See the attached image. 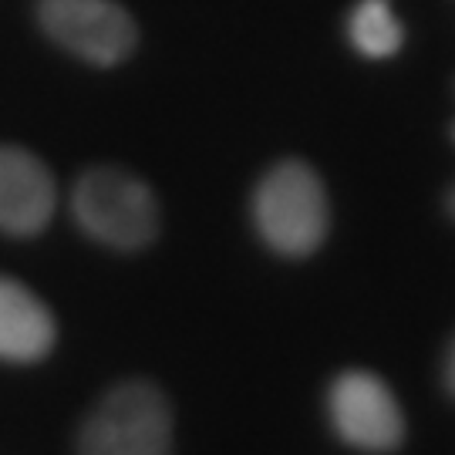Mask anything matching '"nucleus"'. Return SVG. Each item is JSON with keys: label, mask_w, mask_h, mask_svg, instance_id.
I'll list each match as a JSON object with an SVG mask.
<instances>
[{"label": "nucleus", "mask_w": 455, "mask_h": 455, "mask_svg": "<svg viewBox=\"0 0 455 455\" xmlns=\"http://www.w3.org/2000/svg\"><path fill=\"white\" fill-rule=\"evenodd\" d=\"M253 223L280 257H307L324 243L331 206L321 176L300 159L276 163L253 193Z\"/></svg>", "instance_id": "1"}, {"label": "nucleus", "mask_w": 455, "mask_h": 455, "mask_svg": "<svg viewBox=\"0 0 455 455\" xmlns=\"http://www.w3.org/2000/svg\"><path fill=\"white\" fill-rule=\"evenodd\" d=\"M172 405L159 385L132 378L115 385L84 419L78 455H169Z\"/></svg>", "instance_id": "2"}, {"label": "nucleus", "mask_w": 455, "mask_h": 455, "mask_svg": "<svg viewBox=\"0 0 455 455\" xmlns=\"http://www.w3.org/2000/svg\"><path fill=\"white\" fill-rule=\"evenodd\" d=\"M71 212L78 227L112 250H142L159 236V203L139 176L115 165L88 169L75 193Z\"/></svg>", "instance_id": "3"}, {"label": "nucleus", "mask_w": 455, "mask_h": 455, "mask_svg": "<svg viewBox=\"0 0 455 455\" xmlns=\"http://www.w3.org/2000/svg\"><path fill=\"white\" fill-rule=\"evenodd\" d=\"M37 20L54 44L98 68L125 61L139 37L129 11L115 0H41Z\"/></svg>", "instance_id": "4"}, {"label": "nucleus", "mask_w": 455, "mask_h": 455, "mask_svg": "<svg viewBox=\"0 0 455 455\" xmlns=\"http://www.w3.org/2000/svg\"><path fill=\"white\" fill-rule=\"evenodd\" d=\"M331 422L361 452H391L405 439V415L391 388L371 371H344L327 395Z\"/></svg>", "instance_id": "5"}, {"label": "nucleus", "mask_w": 455, "mask_h": 455, "mask_svg": "<svg viewBox=\"0 0 455 455\" xmlns=\"http://www.w3.org/2000/svg\"><path fill=\"white\" fill-rule=\"evenodd\" d=\"M58 203L54 176L34 152L0 146V233L37 236L51 223Z\"/></svg>", "instance_id": "6"}, {"label": "nucleus", "mask_w": 455, "mask_h": 455, "mask_svg": "<svg viewBox=\"0 0 455 455\" xmlns=\"http://www.w3.org/2000/svg\"><path fill=\"white\" fill-rule=\"evenodd\" d=\"M58 327L48 304L14 276H0V361L34 364L48 358Z\"/></svg>", "instance_id": "7"}, {"label": "nucleus", "mask_w": 455, "mask_h": 455, "mask_svg": "<svg viewBox=\"0 0 455 455\" xmlns=\"http://www.w3.org/2000/svg\"><path fill=\"white\" fill-rule=\"evenodd\" d=\"M347 37L358 54L378 61V58H391L402 48L405 31H402L388 0H358L347 17Z\"/></svg>", "instance_id": "8"}, {"label": "nucleus", "mask_w": 455, "mask_h": 455, "mask_svg": "<svg viewBox=\"0 0 455 455\" xmlns=\"http://www.w3.org/2000/svg\"><path fill=\"white\" fill-rule=\"evenodd\" d=\"M445 388L455 395V341L449 347V355H445Z\"/></svg>", "instance_id": "9"}, {"label": "nucleus", "mask_w": 455, "mask_h": 455, "mask_svg": "<svg viewBox=\"0 0 455 455\" xmlns=\"http://www.w3.org/2000/svg\"><path fill=\"white\" fill-rule=\"evenodd\" d=\"M449 212L455 216V186H452V193H449Z\"/></svg>", "instance_id": "10"}]
</instances>
